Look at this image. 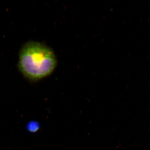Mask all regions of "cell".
<instances>
[{
	"mask_svg": "<svg viewBox=\"0 0 150 150\" xmlns=\"http://www.w3.org/2000/svg\"><path fill=\"white\" fill-rule=\"evenodd\" d=\"M57 59L52 49L35 41H30L22 48L18 66L25 77L38 81L52 74L57 65Z\"/></svg>",
	"mask_w": 150,
	"mask_h": 150,
	"instance_id": "cell-1",
	"label": "cell"
}]
</instances>
